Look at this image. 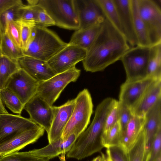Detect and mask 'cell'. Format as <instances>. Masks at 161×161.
<instances>
[{
    "label": "cell",
    "instance_id": "obj_1",
    "mask_svg": "<svg viewBox=\"0 0 161 161\" xmlns=\"http://www.w3.org/2000/svg\"><path fill=\"white\" fill-rule=\"evenodd\" d=\"M130 48L124 35L105 18L95 40L86 50L82 61L84 68L91 72L103 71L120 60Z\"/></svg>",
    "mask_w": 161,
    "mask_h": 161
},
{
    "label": "cell",
    "instance_id": "obj_2",
    "mask_svg": "<svg viewBox=\"0 0 161 161\" xmlns=\"http://www.w3.org/2000/svg\"><path fill=\"white\" fill-rule=\"evenodd\" d=\"M112 108L111 105L105 101L101 102L97 105L91 124L77 137L67 153V158L81 160L104 147L103 136L106 120Z\"/></svg>",
    "mask_w": 161,
    "mask_h": 161
},
{
    "label": "cell",
    "instance_id": "obj_3",
    "mask_svg": "<svg viewBox=\"0 0 161 161\" xmlns=\"http://www.w3.org/2000/svg\"><path fill=\"white\" fill-rule=\"evenodd\" d=\"M68 45L53 31L45 27L35 26L24 55L47 62Z\"/></svg>",
    "mask_w": 161,
    "mask_h": 161
},
{
    "label": "cell",
    "instance_id": "obj_4",
    "mask_svg": "<svg viewBox=\"0 0 161 161\" xmlns=\"http://www.w3.org/2000/svg\"><path fill=\"white\" fill-rule=\"evenodd\" d=\"M74 107L63 131L62 138L65 140L71 134L77 137L86 128L93 113V104L88 90L84 89L74 99Z\"/></svg>",
    "mask_w": 161,
    "mask_h": 161
},
{
    "label": "cell",
    "instance_id": "obj_5",
    "mask_svg": "<svg viewBox=\"0 0 161 161\" xmlns=\"http://www.w3.org/2000/svg\"><path fill=\"white\" fill-rule=\"evenodd\" d=\"M36 4L48 14L55 25L68 30L79 29V23L73 0H37Z\"/></svg>",
    "mask_w": 161,
    "mask_h": 161
},
{
    "label": "cell",
    "instance_id": "obj_6",
    "mask_svg": "<svg viewBox=\"0 0 161 161\" xmlns=\"http://www.w3.org/2000/svg\"><path fill=\"white\" fill-rule=\"evenodd\" d=\"M151 47L138 45L130 47L121 57L127 81H132L147 77V69Z\"/></svg>",
    "mask_w": 161,
    "mask_h": 161
},
{
    "label": "cell",
    "instance_id": "obj_7",
    "mask_svg": "<svg viewBox=\"0 0 161 161\" xmlns=\"http://www.w3.org/2000/svg\"><path fill=\"white\" fill-rule=\"evenodd\" d=\"M80 70L75 67L56 74L48 80L39 82L36 94L51 106L70 82H75L80 76Z\"/></svg>",
    "mask_w": 161,
    "mask_h": 161
},
{
    "label": "cell",
    "instance_id": "obj_8",
    "mask_svg": "<svg viewBox=\"0 0 161 161\" xmlns=\"http://www.w3.org/2000/svg\"><path fill=\"white\" fill-rule=\"evenodd\" d=\"M137 0L139 14L146 27L151 46L161 43V9L159 0Z\"/></svg>",
    "mask_w": 161,
    "mask_h": 161
},
{
    "label": "cell",
    "instance_id": "obj_9",
    "mask_svg": "<svg viewBox=\"0 0 161 161\" xmlns=\"http://www.w3.org/2000/svg\"><path fill=\"white\" fill-rule=\"evenodd\" d=\"M39 82L20 68L10 78L5 88L14 92L25 105L37 93Z\"/></svg>",
    "mask_w": 161,
    "mask_h": 161
},
{
    "label": "cell",
    "instance_id": "obj_10",
    "mask_svg": "<svg viewBox=\"0 0 161 161\" xmlns=\"http://www.w3.org/2000/svg\"><path fill=\"white\" fill-rule=\"evenodd\" d=\"M86 50L68 44L53 56L47 62L56 74L61 73L75 67L85 58Z\"/></svg>",
    "mask_w": 161,
    "mask_h": 161
},
{
    "label": "cell",
    "instance_id": "obj_11",
    "mask_svg": "<svg viewBox=\"0 0 161 161\" xmlns=\"http://www.w3.org/2000/svg\"><path fill=\"white\" fill-rule=\"evenodd\" d=\"M73 3L79 21V29L100 24L104 20L105 17L97 0H73Z\"/></svg>",
    "mask_w": 161,
    "mask_h": 161
},
{
    "label": "cell",
    "instance_id": "obj_12",
    "mask_svg": "<svg viewBox=\"0 0 161 161\" xmlns=\"http://www.w3.org/2000/svg\"><path fill=\"white\" fill-rule=\"evenodd\" d=\"M24 109L28 113L32 121L48 133L53 117V106L36 94L25 104Z\"/></svg>",
    "mask_w": 161,
    "mask_h": 161
},
{
    "label": "cell",
    "instance_id": "obj_13",
    "mask_svg": "<svg viewBox=\"0 0 161 161\" xmlns=\"http://www.w3.org/2000/svg\"><path fill=\"white\" fill-rule=\"evenodd\" d=\"M39 126L20 114H0V144L21 131Z\"/></svg>",
    "mask_w": 161,
    "mask_h": 161
},
{
    "label": "cell",
    "instance_id": "obj_14",
    "mask_svg": "<svg viewBox=\"0 0 161 161\" xmlns=\"http://www.w3.org/2000/svg\"><path fill=\"white\" fill-rule=\"evenodd\" d=\"M157 80L146 77L134 81L125 80L120 86L118 101L132 110L147 89Z\"/></svg>",
    "mask_w": 161,
    "mask_h": 161
},
{
    "label": "cell",
    "instance_id": "obj_15",
    "mask_svg": "<svg viewBox=\"0 0 161 161\" xmlns=\"http://www.w3.org/2000/svg\"><path fill=\"white\" fill-rule=\"evenodd\" d=\"M45 131L42 127L21 131L0 144V157L18 152L36 142Z\"/></svg>",
    "mask_w": 161,
    "mask_h": 161
},
{
    "label": "cell",
    "instance_id": "obj_16",
    "mask_svg": "<svg viewBox=\"0 0 161 161\" xmlns=\"http://www.w3.org/2000/svg\"><path fill=\"white\" fill-rule=\"evenodd\" d=\"M75 104V99H73L68 100L60 106H53V117L47 133L49 143L61 137L64 130L72 113Z\"/></svg>",
    "mask_w": 161,
    "mask_h": 161
},
{
    "label": "cell",
    "instance_id": "obj_17",
    "mask_svg": "<svg viewBox=\"0 0 161 161\" xmlns=\"http://www.w3.org/2000/svg\"><path fill=\"white\" fill-rule=\"evenodd\" d=\"M18 60L20 68L39 82L46 80L56 74L47 62L26 55Z\"/></svg>",
    "mask_w": 161,
    "mask_h": 161
},
{
    "label": "cell",
    "instance_id": "obj_18",
    "mask_svg": "<svg viewBox=\"0 0 161 161\" xmlns=\"http://www.w3.org/2000/svg\"><path fill=\"white\" fill-rule=\"evenodd\" d=\"M119 14L123 34L132 47L137 45L134 30L131 0H114Z\"/></svg>",
    "mask_w": 161,
    "mask_h": 161
},
{
    "label": "cell",
    "instance_id": "obj_19",
    "mask_svg": "<svg viewBox=\"0 0 161 161\" xmlns=\"http://www.w3.org/2000/svg\"><path fill=\"white\" fill-rule=\"evenodd\" d=\"M161 98V79L153 82L147 89L131 110L133 115L144 117L147 113Z\"/></svg>",
    "mask_w": 161,
    "mask_h": 161
},
{
    "label": "cell",
    "instance_id": "obj_20",
    "mask_svg": "<svg viewBox=\"0 0 161 161\" xmlns=\"http://www.w3.org/2000/svg\"><path fill=\"white\" fill-rule=\"evenodd\" d=\"M144 117L143 129L149 149L156 135L161 129V98L147 113Z\"/></svg>",
    "mask_w": 161,
    "mask_h": 161
},
{
    "label": "cell",
    "instance_id": "obj_21",
    "mask_svg": "<svg viewBox=\"0 0 161 161\" xmlns=\"http://www.w3.org/2000/svg\"><path fill=\"white\" fill-rule=\"evenodd\" d=\"M145 117L133 115L124 131L121 133L120 146L127 152L134 144L142 130Z\"/></svg>",
    "mask_w": 161,
    "mask_h": 161
},
{
    "label": "cell",
    "instance_id": "obj_22",
    "mask_svg": "<svg viewBox=\"0 0 161 161\" xmlns=\"http://www.w3.org/2000/svg\"><path fill=\"white\" fill-rule=\"evenodd\" d=\"M101 24L76 30L71 36L68 44L77 46L87 50L96 37L100 30Z\"/></svg>",
    "mask_w": 161,
    "mask_h": 161
},
{
    "label": "cell",
    "instance_id": "obj_23",
    "mask_svg": "<svg viewBox=\"0 0 161 161\" xmlns=\"http://www.w3.org/2000/svg\"><path fill=\"white\" fill-rule=\"evenodd\" d=\"M134 27L138 46L151 47L148 33L139 14L137 0H131Z\"/></svg>",
    "mask_w": 161,
    "mask_h": 161
},
{
    "label": "cell",
    "instance_id": "obj_24",
    "mask_svg": "<svg viewBox=\"0 0 161 161\" xmlns=\"http://www.w3.org/2000/svg\"><path fill=\"white\" fill-rule=\"evenodd\" d=\"M128 161H147L149 150L146 145L143 128L137 139L127 152Z\"/></svg>",
    "mask_w": 161,
    "mask_h": 161
},
{
    "label": "cell",
    "instance_id": "obj_25",
    "mask_svg": "<svg viewBox=\"0 0 161 161\" xmlns=\"http://www.w3.org/2000/svg\"><path fill=\"white\" fill-rule=\"evenodd\" d=\"M147 77L161 79V43L151 47Z\"/></svg>",
    "mask_w": 161,
    "mask_h": 161
},
{
    "label": "cell",
    "instance_id": "obj_26",
    "mask_svg": "<svg viewBox=\"0 0 161 161\" xmlns=\"http://www.w3.org/2000/svg\"><path fill=\"white\" fill-rule=\"evenodd\" d=\"M18 60L2 55L0 57V90L5 88L11 77L20 69Z\"/></svg>",
    "mask_w": 161,
    "mask_h": 161
},
{
    "label": "cell",
    "instance_id": "obj_27",
    "mask_svg": "<svg viewBox=\"0 0 161 161\" xmlns=\"http://www.w3.org/2000/svg\"><path fill=\"white\" fill-rule=\"evenodd\" d=\"M97 1L105 18L123 35L119 14L114 0Z\"/></svg>",
    "mask_w": 161,
    "mask_h": 161
},
{
    "label": "cell",
    "instance_id": "obj_28",
    "mask_svg": "<svg viewBox=\"0 0 161 161\" xmlns=\"http://www.w3.org/2000/svg\"><path fill=\"white\" fill-rule=\"evenodd\" d=\"M63 141L61 137L55 142L49 143L43 148L31 151L35 156L49 160L61 154H63Z\"/></svg>",
    "mask_w": 161,
    "mask_h": 161
},
{
    "label": "cell",
    "instance_id": "obj_29",
    "mask_svg": "<svg viewBox=\"0 0 161 161\" xmlns=\"http://www.w3.org/2000/svg\"><path fill=\"white\" fill-rule=\"evenodd\" d=\"M0 98L3 103L13 113L21 114L25 105L14 92L5 88L0 90Z\"/></svg>",
    "mask_w": 161,
    "mask_h": 161
},
{
    "label": "cell",
    "instance_id": "obj_30",
    "mask_svg": "<svg viewBox=\"0 0 161 161\" xmlns=\"http://www.w3.org/2000/svg\"><path fill=\"white\" fill-rule=\"evenodd\" d=\"M2 55L18 60L24 56L22 49L17 46L4 33H3L0 47Z\"/></svg>",
    "mask_w": 161,
    "mask_h": 161
},
{
    "label": "cell",
    "instance_id": "obj_31",
    "mask_svg": "<svg viewBox=\"0 0 161 161\" xmlns=\"http://www.w3.org/2000/svg\"><path fill=\"white\" fill-rule=\"evenodd\" d=\"M25 4L23 3L15 5L8 8L0 16V26L4 33L8 22L20 20Z\"/></svg>",
    "mask_w": 161,
    "mask_h": 161
},
{
    "label": "cell",
    "instance_id": "obj_32",
    "mask_svg": "<svg viewBox=\"0 0 161 161\" xmlns=\"http://www.w3.org/2000/svg\"><path fill=\"white\" fill-rule=\"evenodd\" d=\"M121 128L119 121L112 127L103 136L104 147L115 146H120V141Z\"/></svg>",
    "mask_w": 161,
    "mask_h": 161
},
{
    "label": "cell",
    "instance_id": "obj_33",
    "mask_svg": "<svg viewBox=\"0 0 161 161\" xmlns=\"http://www.w3.org/2000/svg\"><path fill=\"white\" fill-rule=\"evenodd\" d=\"M0 161H49L34 155L31 151L15 152L0 157Z\"/></svg>",
    "mask_w": 161,
    "mask_h": 161
},
{
    "label": "cell",
    "instance_id": "obj_34",
    "mask_svg": "<svg viewBox=\"0 0 161 161\" xmlns=\"http://www.w3.org/2000/svg\"><path fill=\"white\" fill-rule=\"evenodd\" d=\"M4 33L13 43L21 48V25L20 20L8 22Z\"/></svg>",
    "mask_w": 161,
    "mask_h": 161
},
{
    "label": "cell",
    "instance_id": "obj_35",
    "mask_svg": "<svg viewBox=\"0 0 161 161\" xmlns=\"http://www.w3.org/2000/svg\"><path fill=\"white\" fill-rule=\"evenodd\" d=\"M21 25V48L23 51L26 48L33 34L35 23L23 20H20Z\"/></svg>",
    "mask_w": 161,
    "mask_h": 161
},
{
    "label": "cell",
    "instance_id": "obj_36",
    "mask_svg": "<svg viewBox=\"0 0 161 161\" xmlns=\"http://www.w3.org/2000/svg\"><path fill=\"white\" fill-rule=\"evenodd\" d=\"M106 148L107 156L111 161H128L127 152L121 146H113Z\"/></svg>",
    "mask_w": 161,
    "mask_h": 161
},
{
    "label": "cell",
    "instance_id": "obj_37",
    "mask_svg": "<svg viewBox=\"0 0 161 161\" xmlns=\"http://www.w3.org/2000/svg\"><path fill=\"white\" fill-rule=\"evenodd\" d=\"M119 121L120 125L121 133L125 130L127 124L133 115L131 110L130 108L119 101Z\"/></svg>",
    "mask_w": 161,
    "mask_h": 161
},
{
    "label": "cell",
    "instance_id": "obj_38",
    "mask_svg": "<svg viewBox=\"0 0 161 161\" xmlns=\"http://www.w3.org/2000/svg\"><path fill=\"white\" fill-rule=\"evenodd\" d=\"M40 6L38 4L25 5L20 20L33 22H36L38 12Z\"/></svg>",
    "mask_w": 161,
    "mask_h": 161
},
{
    "label": "cell",
    "instance_id": "obj_39",
    "mask_svg": "<svg viewBox=\"0 0 161 161\" xmlns=\"http://www.w3.org/2000/svg\"><path fill=\"white\" fill-rule=\"evenodd\" d=\"M119 120V102L116 101L112 108L108 114L105 123L103 133L109 129Z\"/></svg>",
    "mask_w": 161,
    "mask_h": 161
},
{
    "label": "cell",
    "instance_id": "obj_40",
    "mask_svg": "<svg viewBox=\"0 0 161 161\" xmlns=\"http://www.w3.org/2000/svg\"><path fill=\"white\" fill-rule=\"evenodd\" d=\"M161 129L156 135L149 149V155L147 161H154L161 153Z\"/></svg>",
    "mask_w": 161,
    "mask_h": 161
},
{
    "label": "cell",
    "instance_id": "obj_41",
    "mask_svg": "<svg viewBox=\"0 0 161 161\" xmlns=\"http://www.w3.org/2000/svg\"><path fill=\"white\" fill-rule=\"evenodd\" d=\"M55 25V23L52 18L45 10L40 6L36 26L46 28L48 26Z\"/></svg>",
    "mask_w": 161,
    "mask_h": 161
},
{
    "label": "cell",
    "instance_id": "obj_42",
    "mask_svg": "<svg viewBox=\"0 0 161 161\" xmlns=\"http://www.w3.org/2000/svg\"><path fill=\"white\" fill-rule=\"evenodd\" d=\"M22 3L21 0H0V16L12 7Z\"/></svg>",
    "mask_w": 161,
    "mask_h": 161
},
{
    "label": "cell",
    "instance_id": "obj_43",
    "mask_svg": "<svg viewBox=\"0 0 161 161\" xmlns=\"http://www.w3.org/2000/svg\"><path fill=\"white\" fill-rule=\"evenodd\" d=\"M77 136L74 134L70 135L66 139L63 140V154L67 153L71 149L76 138Z\"/></svg>",
    "mask_w": 161,
    "mask_h": 161
},
{
    "label": "cell",
    "instance_id": "obj_44",
    "mask_svg": "<svg viewBox=\"0 0 161 161\" xmlns=\"http://www.w3.org/2000/svg\"><path fill=\"white\" fill-rule=\"evenodd\" d=\"M8 113L6 110L0 98V114H6Z\"/></svg>",
    "mask_w": 161,
    "mask_h": 161
},
{
    "label": "cell",
    "instance_id": "obj_45",
    "mask_svg": "<svg viewBox=\"0 0 161 161\" xmlns=\"http://www.w3.org/2000/svg\"><path fill=\"white\" fill-rule=\"evenodd\" d=\"M101 156H98L93 158L92 161H101Z\"/></svg>",
    "mask_w": 161,
    "mask_h": 161
},
{
    "label": "cell",
    "instance_id": "obj_46",
    "mask_svg": "<svg viewBox=\"0 0 161 161\" xmlns=\"http://www.w3.org/2000/svg\"><path fill=\"white\" fill-rule=\"evenodd\" d=\"M101 161H106V157L103 153H101Z\"/></svg>",
    "mask_w": 161,
    "mask_h": 161
},
{
    "label": "cell",
    "instance_id": "obj_47",
    "mask_svg": "<svg viewBox=\"0 0 161 161\" xmlns=\"http://www.w3.org/2000/svg\"><path fill=\"white\" fill-rule=\"evenodd\" d=\"M154 161H161V153L158 155Z\"/></svg>",
    "mask_w": 161,
    "mask_h": 161
},
{
    "label": "cell",
    "instance_id": "obj_48",
    "mask_svg": "<svg viewBox=\"0 0 161 161\" xmlns=\"http://www.w3.org/2000/svg\"><path fill=\"white\" fill-rule=\"evenodd\" d=\"M2 34H3V32L2 31V30L1 29V28L0 26V47L1 44V42Z\"/></svg>",
    "mask_w": 161,
    "mask_h": 161
},
{
    "label": "cell",
    "instance_id": "obj_49",
    "mask_svg": "<svg viewBox=\"0 0 161 161\" xmlns=\"http://www.w3.org/2000/svg\"><path fill=\"white\" fill-rule=\"evenodd\" d=\"M106 160L107 161H111L110 158L107 156L106 157Z\"/></svg>",
    "mask_w": 161,
    "mask_h": 161
},
{
    "label": "cell",
    "instance_id": "obj_50",
    "mask_svg": "<svg viewBox=\"0 0 161 161\" xmlns=\"http://www.w3.org/2000/svg\"><path fill=\"white\" fill-rule=\"evenodd\" d=\"M2 55V53H1V50L0 48V57H1V56Z\"/></svg>",
    "mask_w": 161,
    "mask_h": 161
},
{
    "label": "cell",
    "instance_id": "obj_51",
    "mask_svg": "<svg viewBox=\"0 0 161 161\" xmlns=\"http://www.w3.org/2000/svg\"><path fill=\"white\" fill-rule=\"evenodd\" d=\"M106 161H107V160Z\"/></svg>",
    "mask_w": 161,
    "mask_h": 161
}]
</instances>
